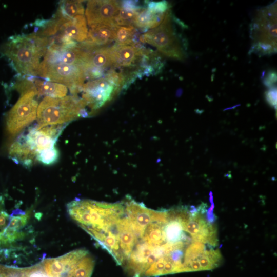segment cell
I'll return each mask as SVG.
<instances>
[{"label": "cell", "mask_w": 277, "mask_h": 277, "mask_svg": "<svg viewBox=\"0 0 277 277\" xmlns=\"http://www.w3.org/2000/svg\"><path fill=\"white\" fill-rule=\"evenodd\" d=\"M168 210L148 208L130 196L110 216L113 258L132 277L153 276L156 267L175 264L183 257L185 243L167 241L165 227Z\"/></svg>", "instance_id": "6da1fadb"}, {"label": "cell", "mask_w": 277, "mask_h": 277, "mask_svg": "<svg viewBox=\"0 0 277 277\" xmlns=\"http://www.w3.org/2000/svg\"><path fill=\"white\" fill-rule=\"evenodd\" d=\"M51 43V37L33 33L11 37L2 47V53L19 73L37 75L40 58Z\"/></svg>", "instance_id": "7a4b0ae2"}, {"label": "cell", "mask_w": 277, "mask_h": 277, "mask_svg": "<svg viewBox=\"0 0 277 277\" xmlns=\"http://www.w3.org/2000/svg\"><path fill=\"white\" fill-rule=\"evenodd\" d=\"M249 53L259 56L276 52V2L259 8L250 26Z\"/></svg>", "instance_id": "3957f363"}, {"label": "cell", "mask_w": 277, "mask_h": 277, "mask_svg": "<svg viewBox=\"0 0 277 277\" xmlns=\"http://www.w3.org/2000/svg\"><path fill=\"white\" fill-rule=\"evenodd\" d=\"M83 99L76 96L61 98L45 96L37 107V128L49 125H62L76 118L88 115Z\"/></svg>", "instance_id": "277c9868"}, {"label": "cell", "mask_w": 277, "mask_h": 277, "mask_svg": "<svg viewBox=\"0 0 277 277\" xmlns=\"http://www.w3.org/2000/svg\"><path fill=\"white\" fill-rule=\"evenodd\" d=\"M169 10L162 23L144 33L141 37L144 42L155 47L164 55L175 60H184L187 55V43L177 32Z\"/></svg>", "instance_id": "5b68a950"}, {"label": "cell", "mask_w": 277, "mask_h": 277, "mask_svg": "<svg viewBox=\"0 0 277 277\" xmlns=\"http://www.w3.org/2000/svg\"><path fill=\"white\" fill-rule=\"evenodd\" d=\"M124 80L121 73L113 71L104 77L89 81L82 87V98L91 109H98L118 93Z\"/></svg>", "instance_id": "8992f818"}, {"label": "cell", "mask_w": 277, "mask_h": 277, "mask_svg": "<svg viewBox=\"0 0 277 277\" xmlns=\"http://www.w3.org/2000/svg\"><path fill=\"white\" fill-rule=\"evenodd\" d=\"M37 75L49 81L68 87L75 94L82 90L86 72L83 66L62 63H47L42 61L39 66Z\"/></svg>", "instance_id": "52a82bcc"}, {"label": "cell", "mask_w": 277, "mask_h": 277, "mask_svg": "<svg viewBox=\"0 0 277 277\" xmlns=\"http://www.w3.org/2000/svg\"><path fill=\"white\" fill-rule=\"evenodd\" d=\"M35 95L33 91L23 94L10 110L6 118L7 130L10 134L18 133L36 118L38 103Z\"/></svg>", "instance_id": "ba28073f"}, {"label": "cell", "mask_w": 277, "mask_h": 277, "mask_svg": "<svg viewBox=\"0 0 277 277\" xmlns=\"http://www.w3.org/2000/svg\"><path fill=\"white\" fill-rule=\"evenodd\" d=\"M63 125H49L31 128L21 141L36 156L39 152L55 147L56 141L63 129Z\"/></svg>", "instance_id": "9c48e42d"}, {"label": "cell", "mask_w": 277, "mask_h": 277, "mask_svg": "<svg viewBox=\"0 0 277 277\" xmlns=\"http://www.w3.org/2000/svg\"><path fill=\"white\" fill-rule=\"evenodd\" d=\"M121 8V3L117 1H89L85 10L87 23L90 27L98 25L117 26L114 20Z\"/></svg>", "instance_id": "30bf717a"}, {"label": "cell", "mask_w": 277, "mask_h": 277, "mask_svg": "<svg viewBox=\"0 0 277 277\" xmlns=\"http://www.w3.org/2000/svg\"><path fill=\"white\" fill-rule=\"evenodd\" d=\"M184 229L196 242L212 246L217 244L216 228L196 209L190 210L189 216L184 222Z\"/></svg>", "instance_id": "8fae6325"}, {"label": "cell", "mask_w": 277, "mask_h": 277, "mask_svg": "<svg viewBox=\"0 0 277 277\" xmlns=\"http://www.w3.org/2000/svg\"><path fill=\"white\" fill-rule=\"evenodd\" d=\"M86 55L87 50L81 45L65 47L52 43L47 49L43 61L84 66Z\"/></svg>", "instance_id": "7c38bea8"}, {"label": "cell", "mask_w": 277, "mask_h": 277, "mask_svg": "<svg viewBox=\"0 0 277 277\" xmlns=\"http://www.w3.org/2000/svg\"><path fill=\"white\" fill-rule=\"evenodd\" d=\"M56 34L66 36L77 42H84L87 37L88 29L84 15H78L73 18H67L56 13Z\"/></svg>", "instance_id": "4fadbf2b"}, {"label": "cell", "mask_w": 277, "mask_h": 277, "mask_svg": "<svg viewBox=\"0 0 277 277\" xmlns=\"http://www.w3.org/2000/svg\"><path fill=\"white\" fill-rule=\"evenodd\" d=\"M113 66L129 67L136 63L144 51L134 44L125 45L115 44L110 47Z\"/></svg>", "instance_id": "5bb4252c"}, {"label": "cell", "mask_w": 277, "mask_h": 277, "mask_svg": "<svg viewBox=\"0 0 277 277\" xmlns=\"http://www.w3.org/2000/svg\"><path fill=\"white\" fill-rule=\"evenodd\" d=\"M222 256L218 249L205 250L200 248L195 256L188 264L186 271L209 270L217 267L221 263Z\"/></svg>", "instance_id": "9a60e30c"}, {"label": "cell", "mask_w": 277, "mask_h": 277, "mask_svg": "<svg viewBox=\"0 0 277 277\" xmlns=\"http://www.w3.org/2000/svg\"><path fill=\"white\" fill-rule=\"evenodd\" d=\"M87 55L84 64L85 70L95 68L103 70L113 66L110 47L105 46L85 47Z\"/></svg>", "instance_id": "2e32d148"}, {"label": "cell", "mask_w": 277, "mask_h": 277, "mask_svg": "<svg viewBox=\"0 0 277 277\" xmlns=\"http://www.w3.org/2000/svg\"><path fill=\"white\" fill-rule=\"evenodd\" d=\"M118 27L112 25L91 27L88 32L87 39L83 42L93 47H102L110 44L116 39Z\"/></svg>", "instance_id": "e0dca14e"}, {"label": "cell", "mask_w": 277, "mask_h": 277, "mask_svg": "<svg viewBox=\"0 0 277 277\" xmlns=\"http://www.w3.org/2000/svg\"><path fill=\"white\" fill-rule=\"evenodd\" d=\"M169 10L165 13H157L150 11L147 8L139 9L134 26L142 29L154 28L162 23Z\"/></svg>", "instance_id": "ac0fdd59"}, {"label": "cell", "mask_w": 277, "mask_h": 277, "mask_svg": "<svg viewBox=\"0 0 277 277\" xmlns=\"http://www.w3.org/2000/svg\"><path fill=\"white\" fill-rule=\"evenodd\" d=\"M33 81L36 94L45 95L52 98H61L65 96L67 93V87L63 84L34 79Z\"/></svg>", "instance_id": "d6986e66"}, {"label": "cell", "mask_w": 277, "mask_h": 277, "mask_svg": "<svg viewBox=\"0 0 277 277\" xmlns=\"http://www.w3.org/2000/svg\"><path fill=\"white\" fill-rule=\"evenodd\" d=\"M57 13L67 18H73L78 15H83L84 8L80 1H62Z\"/></svg>", "instance_id": "ffe728a7"}, {"label": "cell", "mask_w": 277, "mask_h": 277, "mask_svg": "<svg viewBox=\"0 0 277 277\" xmlns=\"http://www.w3.org/2000/svg\"><path fill=\"white\" fill-rule=\"evenodd\" d=\"M139 9L121 6L114 20L118 26H134V21Z\"/></svg>", "instance_id": "44dd1931"}, {"label": "cell", "mask_w": 277, "mask_h": 277, "mask_svg": "<svg viewBox=\"0 0 277 277\" xmlns=\"http://www.w3.org/2000/svg\"><path fill=\"white\" fill-rule=\"evenodd\" d=\"M135 28L133 26H118L116 30V44L125 45L133 44V37Z\"/></svg>", "instance_id": "7402d4cb"}, {"label": "cell", "mask_w": 277, "mask_h": 277, "mask_svg": "<svg viewBox=\"0 0 277 277\" xmlns=\"http://www.w3.org/2000/svg\"><path fill=\"white\" fill-rule=\"evenodd\" d=\"M58 156V151L54 147L38 153L36 155V160L44 164L50 165L57 161Z\"/></svg>", "instance_id": "603a6c76"}, {"label": "cell", "mask_w": 277, "mask_h": 277, "mask_svg": "<svg viewBox=\"0 0 277 277\" xmlns=\"http://www.w3.org/2000/svg\"><path fill=\"white\" fill-rule=\"evenodd\" d=\"M277 80L276 72L274 70L267 72L263 78L264 84L269 88L275 86Z\"/></svg>", "instance_id": "cb8c5ba5"}, {"label": "cell", "mask_w": 277, "mask_h": 277, "mask_svg": "<svg viewBox=\"0 0 277 277\" xmlns=\"http://www.w3.org/2000/svg\"><path fill=\"white\" fill-rule=\"evenodd\" d=\"M265 96L267 102L272 106H276V86L270 88L266 92Z\"/></svg>", "instance_id": "d4e9b609"}, {"label": "cell", "mask_w": 277, "mask_h": 277, "mask_svg": "<svg viewBox=\"0 0 277 277\" xmlns=\"http://www.w3.org/2000/svg\"><path fill=\"white\" fill-rule=\"evenodd\" d=\"M7 216V214L5 212L0 214V227H3L5 226Z\"/></svg>", "instance_id": "484cf974"}]
</instances>
